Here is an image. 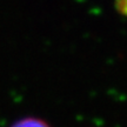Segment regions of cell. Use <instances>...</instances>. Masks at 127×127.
I'll use <instances>...</instances> for the list:
<instances>
[{
  "mask_svg": "<svg viewBox=\"0 0 127 127\" xmlns=\"http://www.w3.org/2000/svg\"><path fill=\"white\" fill-rule=\"evenodd\" d=\"M12 127H51L44 120L38 118H25L14 124Z\"/></svg>",
  "mask_w": 127,
  "mask_h": 127,
  "instance_id": "cell-1",
  "label": "cell"
}]
</instances>
